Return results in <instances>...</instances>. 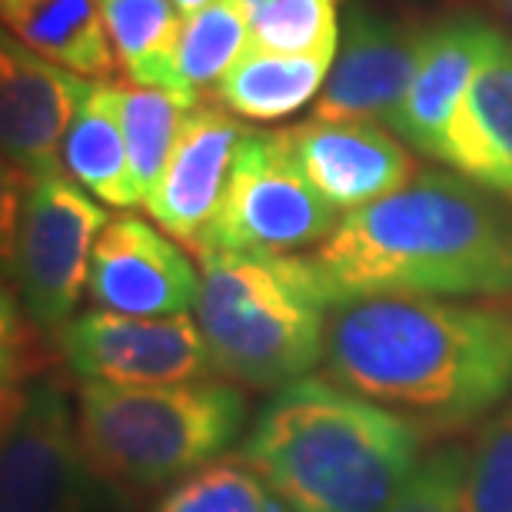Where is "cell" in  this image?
<instances>
[{"label":"cell","mask_w":512,"mask_h":512,"mask_svg":"<svg viewBox=\"0 0 512 512\" xmlns=\"http://www.w3.org/2000/svg\"><path fill=\"white\" fill-rule=\"evenodd\" d=\"M326 373L423 436L489 419L512 396V303L366 293L333 303Z\"/></svg>","instance_id":"cell-1"},{"label":"cell","mask_w":512,"mask_h":512,"mask_svg":"<svg viewBox=\"0 0 512 512\" xmlns=\"http://www.w3.org/2000/svg\"><path fill=\"white\" fill-rule=\"evenodd\" d=\"M313 260L336 300L416 293L512 303V200L456 173L423 170L346 213Z\"/></svg>","instance_id":"cell-2"},{"label":"cell","mask_w":512,"mask_h":512,"mask_svg":"<svg viewBox=\"0 0 512 512\" xmlns=\"http://www.w3.org/2000/svg\"><path fill=\"white\" fill-rule=\"evenodd\" d=\"M423 433L333 380L303 376L256 409L240 459L290 512H386Z\"/></svg>","instance_id":"cell-3"},{"label":"cell","mask_w":512,"mask_h":512,"mask_svg":"<svg viewBox=\"0 0 512 512\" xmlns=\"http://www.w3.org/2000/svg\"><path fill=\"white\" fill-rule=\"evenodd\" d=\"M336 296L313 256L200 250L197 323L213 370L250 389L296 383L326 356Z\"/></svg>","instance_id":"cell-4"},{"label":"cell","mask_w":512,"mask_h":512,"mask_svg":"<svg viewBox=\"0 0 512 512\" xmlns=\"http://www.w3.org/2000/svg\"><path fill=\"white\" fill-rule=\"evenodd\" d=\"M243 426L247 396L233 383H84L77 399V429L90 473L130 503L220 459Z\"/></svg>","instance_id":"cell-5"},{"label":"cell","mask_w":512,"mask_h":512,"mask_svg":"<svg viewBox=\"0 0 512 512\" xmlns=\"http://www.w3.org/2000/svg\"><path fill=\"white\" fill-rule=\"evenodd\" d=\"M107 213L64 170L34 183L4 177V260L30 320L57 333L74 320Z\"/></svg>","instance_id":"cell-6"},{"label":"cell","mask_w":512,"mask_h":512,"mask_svg":"<svg viewBox=\"0 0 512 512\" xmlns=\"http://www.w3.org/2000/svg\"><path fill=\"white\" fill-rule=\"evenodd\" d=\"M340 227L336 207L296 163L286 130H247L217 217L193 250L296 253Z\"/></svg>","instance_id":"cell-7"},{"label":"cell","mask_w":512,"mask_h":512,"mask_svg":"<svg viewBox=\"0 0 512 512\" xmlns=\"http://www.w3.org/2000/svg\"><path fill=\"white\" fill-rule=\"evenodd\" d=\"M90 496L94 473L60 376L4 389L0 512H90Z\"/></svg>","instance_id":"cell-8"},{"label":"cell","mask_w":512,"mask_h":512,"mask_svg":"<svg viewBox=\"0 0 512 512\" xmlns=\"http://www.w3.org/2000/svg\"><path fill=\"white\" fill-rule=\"evenodd\" d=\"M64 366L84 383L170 386L210 380L213 360L200 326L180 316H127L94 306L57 330Z\"/></svg>","instance_id":"cell-9"},{"label":"cell","mask_w":512,"mask_h":512,"mask_svg":"<svg viewBox=\"0 0 512 512\" xmlns=\"http://www.w3.org/2000/svg\"><path fill=\"white\" fill-rule=\"evenodd\" d=\"M426 47V27L376 14L363 4L346 7L333 74L313 107L316 120H389L413 87Z\"/></svg>","instance_id":"cell-10"},{"label":"cell","mask_w":512,"mask_h":512,"mask_svg":"<svg viewBox=\"0 0 512 512\" xmlns=\"http://www.w3.org/2000/svg\"><path fill=\"white\" fill-rule=\"evenodd\" d=\"M90 77L34 54L14 37L0 44V140L4 177L34 183L64 170V140Z\"/></svg>","instance_id":"cell-11"},{"label":"cell","mask_w":512,"mask_h":512,"mask_svg":"<svg viewBox=\"0 0 512 512\" xmlns=\"http://www.w3.org/2000/svg\"><path fill=\"white\" fill-rule=\"evenodd\" d=\"M90 300L127 316H180L197 306L200 280L173 240L140 217H114L97 237Z\"/></svg>","instance_id":"cell-12"},{"label":"cell","mask_w":512,"mask_h":512,"mask_svg":"<svg viewBox=\"0 0 512 512\" xmlns=\"http://www.w3.org/2000/svg\"><path fill=\"white\" fill-rule=\"evenodd\" d=\"M296 163L336 210H360L416 177V160L393 133L370 120H306L290 127Z\"/></svg>","instance_id":"cell-13"},{"label":"cell","mask_w":512,"mask_h":512,"mask_svg":"<svg viewBox=\"0 0 512 512\" xmlns=\"http://www.w3.org/2000/svg\"><path fill=\"white\" fill-rule=\"evenodd\" d=\"M250 127H243L227 107L193 104L183 124L177 147L163 170L157 190L147 197L150 217L160 223L170 237L197 247L203 230L217 217L223 190L230 183L233 160H237L240 140Z\"/></svg>","instance_id":"cell-14"},{"label":"cell","mask_w":512,"mask_h":512,"mask_svg":"<svg viewBox=\"0 0 512 512\" xmlns=\"http://www.w3.org/2000/svg\"><path fill=\"white\" fill-rule=\"evenodd\" d=\"M499 34L503 30L476 14H459L426 27V47L413 87L389 124L409 147L439 160L449 120L463 104L479 67L493 54Z\"/></svg>","instance_id":"cell-15"},{"label":"cell","mask_w":512,"mask_h":512,"mask_svg":"<svg viewBox=\"0 0 512 512\" xmlns=\"http://www.w3.org/2000/svg\"><path fill=\"white\" fill-rule=\"evenodd\" d=\"M439 160L459 177L512 200V34H499L469 84L449 120Z\"/></svg>","instance_id":"cell-16"},{"label":"cell","mask_w":512,"mask_h":512,"mask_svg":"<svg viewBox=\"0 0 512 512\" xmlns=\"http://www.w3.org/2000/svg\"><path fill=\"white\" fill-rule=\"evenodd\" d=\"M7 34L90 80H117V50L100 0H0Z\"/></svg>","instance_id":"cell-17"},{"label":"cell","mask_w":512,"mask_h":512,"mask_svg":"<svg viewBox=\"0 0 512 512\" xmlns=\"http://www.w3.org/2000/svg\"><path fill=\"white\" fill-rule=\"evenodd\" d=\"M64 170L87 193L110 207H137L124 117H120V87L114 80H94L77 107L74 124L64 140Z\"/></svg>","instance_id":"cell-18"},{"label":"cell","mask_w":512,"mask_h":512,"mask_svg":"<svg viewBox=\"0 0 512 512\" xmlns=\"http://www.w3.org/2000/svg\"><path fill=\"white\" fill-rule=\"evenodd\" d=\"M336 50L316 54H276V50H247L237 67L213 87V97L230 114L250 120H280L306 107L326 87Z\"/></svg>","instance_id":"cell-19"},{"label":"cell","mask_w":512,"mask_h":512,"mask_svg":"<svg viewBox=\"0 0 512 512\" xmlns=\"http://www.w3.org/2000/svg\"><path fill=\"white\" fill-rule=\"evenodd\" d=\"M117 64L140 87L177 90L173 57L183 27L177 0H100Z\"/></svg>","instance_id":"cell-20"},{"label":"cell","mask_w":512,"mask_h":512,"mask_svg":"<svg viewBox=\"0 0 512 512\" xmlns=\"http://www.w3.org/2000/svg\"><path fill=\"white\" fill-rule=\"evenodd\" d=\"M120 117H124L127 133V153H130V173L137 200L147 203V197L157 190L170 163V153L177 147V137L197 97L177 94V90L160 87H140L133 80H120Z\"/></svg>","instance_id":"cell-21"},{"label":"cell","mask_w":512,"mask_h":512,"mask_svg":"<svg viewBox=\"0 0 512 512\" xmlns=\"http://www.w3.org/2000/svg\"><path fill=\"white\" fill-rule=\"evenodd\" d=\"M250 40V24L240 0H210L207 7L187 14L173 57L177 94L197 97V90L217 87L247 54Z\"/></svg>","instance_id":"cell-22"},{"label":"cell","mask_w":512,"mask_h":512,"mask_svg":"<svg viewBox=\"0 0 512 512\" xmlns=\"http://www.w3.org/2000/svg\"><path fill=\"white\" fill-rule=\"evenodd\" d=\"M250 37L260 50L316 54L340 47V0H240Z\"/></svg>","instance_id":"cell-23"},{"label":"cell","mask_w":512,"mask_h":512,"mask_svg":"<svg viewBox=\"0 0 512 512\" xmlns=\"http://www.w3.org/2000/svg\"><path fill=\"white\" fill-rule=\"evenodd\" d=\"M273 496L243 459H213L173 483L153 512H270Z\"/></svg>","instance_id":"cell-24"},{"label":"cell","mask_w":512,"mask_h":512,"mask_svg":"<svg viewBox=\"0 0 512 512\" xmlns=\"http://www.w3.org/2000/svg\"><path fill=\"white\" fill-rule=\"evenodd\" d=\"M459 512H512V399L479 426L466 449Z\"/></svg>","instance_id":"cell-25"},{"label":"cell","mask_w":512,"mask_h":512,"mask_svg":"<svg viewBox=\"0 0 512 512\" xmlns=\"http://www.w3.org/2000/svg\"><path fill=\"white\" fill-rule=\"evenodd\" d=\"M463 466L466 449L459 446H443L429 453L399 489V496L386 506V512H459Z\"/></svg>","instance_id":"cell-26"},{"label":"cell","mask_w":512,"mask_h":512,"mask_svg":"<svg viewBox=\"0 0 512 512\" xmlns=\"http://www.w3.org/2000/svg\"><path fill=\"white\" fill-rule=\"evenodd\" d=\"M483 4H489L493 10H499V17H506L512 24V0H483Z\"/></svg>","instance_id":"cell-27"},{"label":"cell","mask_w":512,"mask_h":512,"mask_svg":"<svg viewBox=\"0 0 512 512\" xmlns=\"http://www.w3.org/2000/svg\"><path fill=\"white\" fill-rule=\"evenodd\" d=\"M207 4H210V0H177V7L183 10V14H193V10H200Z\"/></svg>","instance_id":"cell-28"},{"label":"cell","mask_w":512,"mask_h":512,"mask_svg":"<svg viewBox=\"0 0 512 512\" xmlns=\"http://www.w3.org/2000/svg\"><path fill=\"white\" fill-rule=\"evenodd\" d=\"M270 512H290V509H286L283 503H280V499H273V509Z\"/></svg>","instance_id":"cell-29"}]
</instances>
